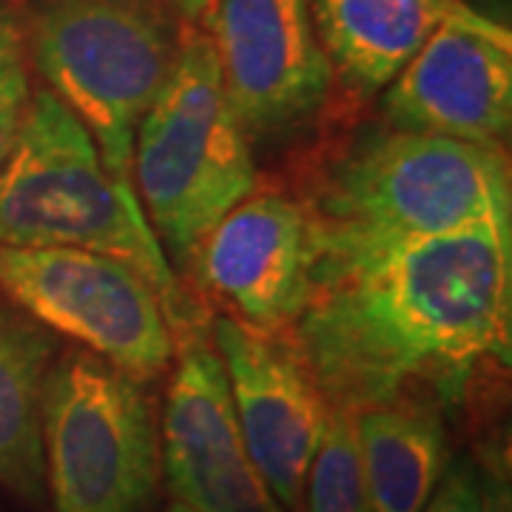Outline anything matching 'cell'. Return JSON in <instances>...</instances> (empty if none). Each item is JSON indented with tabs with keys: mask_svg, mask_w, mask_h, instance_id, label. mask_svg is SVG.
Segmentation results:
<instances>
[{
	"mask_svg": "<svg viewBox=\"0 0 512 512\" xmlns=\"http://www.w3.org/2000/svg\"><path fill=\"white\" fill-rule=\"evenodd\" d=\"M168 3H171V9H174L180 18L188 20V23H194V26H202L217 0H168Z\"/></svg>",
	"mask_w": 512,
	"mask_h": 512,
	"instance_id": "ffe728a7",
	"label": "cell"
},
{
	"mask_svg": "<svg viewBox=\"0 0 512 512\" xmlns=\"http://www.w3.org/2000/svg\"><path fill=\"white\" fill-rule=\"evenodd\" d=\"M214 345L248 456L282 510L302 512L308 467L328 424V399L288 342L245 328L234 316L214 322Z\"/></svg>",
	"mask_w": 512,
	"mask_h": 512,
	"instance_id": "8fae6325",
	"label": "cell"
},
{
	"mask_svg": "<svg viewBox=\"0 0 512 512\" xmlns=\"http://www.w3.org/2000/svg\"><path fill=\"white\" fill-rule=\"evenodd\" d=\"M458 0H311L333 77L350 92L382 94Z\"/></svg>",
	"mask_w": 512,
	"mask_h": 512,
	"instance_id": "4fadbf2b",
	"label": "cell"
},
{
	"mask_svg": "<svg viewBox=\"0 0 512 512\" xmlns=\"http://www.w3.org/2000/svg\"><path fill=\"white\" fill-rule=\"evenodd\" d=\"M313 242L305 202L251 194L222 217L188 259L197 282L256 333H285L311 296Z\"/></svg>",
	"mask_w": 512,
	"mask_h": 512,
	"instance_id": "30bf717a",
	"label": "cell"
},
{
	"mask_svg": "<svg viewBox=\"0 0 512 512\" xmlns=\"http://www.w3.org/2000/svg\"><path fill=\"white\" fill-rule=\"evenodd\" d=\"M131 177L163 251L180 265L256 191L251 137L205 32L183 35L174 69L137 126Z\"/></svg>",
	"mask_w": 512,
	"mask_h": 512,
	"instance_id": "5b68a950",
	"label": "cell"
},
{
	"mask_svg": "<svg viewBox=\"0 0 512 512\" xmlns=\"http://www.w3.org/2000/svg\"><path fill=\"white\" fill-rule=\"evenodd\" d=\"M316 259L495 225L512 231L501 148L379 128L330 165L305 202Z\"/></svg>",
	"mask_w": 512,
	"mask_h": 512,
	"instance_id": "7a4b0ae2",
	"label": "cell"
},
{
	"mask_svg": "<svg viewBox=\"0 0 512 512\" xmlns=\"http://www.w3.org/2000/svg\"><path fill=\"white\" fill-rule=\"evenodd\" d=\"M0 291L137 382L168 370L174 330L148 279L131 265L80 248L0 245Z\"/></svg>",
	"mask_w": 512,
	"mask_h": 512,
	"instance_id": "52a82bcc",
	"label": "cell"
},
{
	"mask_svg": "<svg viewBox=\"0 0 512 512\" xmlns=\"http://www.w3.org/2000/svg\"><path fill=\"white\" fill-rule=\"evenodd\" d=\"M390 128L504 148L512 126V35L458 0L382 92Z\"/></svg>",
	"mask_w": 512,
	"mask_h": 512,
	"instance_id": "9c48e42d",
	"label": "cell"
},
{
	"mask_svg": "<svg viewBox=\"0 0 512 512\" xmlns=\"http://www.w3.org/2000/svg\"><path fill=\"white\" fill-rule=\"evenodd\" d=\"M305 504L308 512H367L356 419L345 407H330L305 478Z\"/></svg>",
	"mask_w": 512,
	"mask_h": 512,
	"instance_id": "2e32d148",
	"label": "cell"
},
{
	"mask_svg": "<svg viewBox=\"0 0 512 512\" xmlns=\"http://www.w3.org/2000/svg\"><path fill=\"white\" fill-rule=\"evenodd\" d=\"M478 484H481V512H512L507 456L490 450L478 467Z\"/></svg>",
	"mask_w": 512,
	"mask_h": 512,
	"instance_id": "d6986e66",
	"label": "cell"
},
{
	"mask_svg": "<svg viewBox=\"0 0 512 512\" xmlns=\"http://www.w3.org/2000/svg\"><path fill=\"white\" fill-rule=\"evenodd\" d=\"M160 456L171 493L191 510L285 512L248 456L217 350L197 339L165 393Z\"/></svg>",
	"mask_w": 512,
	"mask_h": 512,
	"instance_id": "7c38bea8",
	"label": "cell"
},
{
	"mask_svg": "<svg viewBox=\"0 0 512 512\" xmlns=\"http://www.w3.org/2000/svg\"><path fill=\"white\" fill-rule=\"evenodd\" d=\"M32 100L26 69V29L15 0H0V165L18 140Z\"/></svg>",
	"mask_w": 512,
	"mask_h": 512,
	"instance_id": "e0dca14e",
	"label": "cell"
},
{
	"mask_svg": "<svg viewBox=\"0 0 512 512\" xmlns=\"http://www.w3.org/2000/svg\"><path fill=\"white\" fill-rule=\"evenodd\" d=\"M40 436L55 512H146L154 501L163 473L154 407L106 359L69 350L49 367Z\"/></svg>",
	"mask_w": 512,
	"mask_h": 512,
	"instance_id": "8992f818",
	"label": "cell"
},
{
	"mask_svg": "<svg viewBox=\"0 0 512 512\" xmlns=\"http://www.w3.org/2000/svg\"><path fill=\"white\" fill-rule=\"evenodd\" d=\"M202 26L248 137L285 140L319 117L333 69L311 0H217Z\"/></svg>",
	"mask_w": 512,
	"mask_h": 512,
	"instance_id": "ba28073f",
	"label": "cell"
},
{
	"mask_svg": "<svg viewBox=\"0 0 512 512\" xmlns=\"http://www.w3.org/2000/svg\"><path fill=\"white\" fill-rule=\"evenodd\" d=\"M0 245L114 256L146 276L171 330L191 322L188 296L137 191L111 177L92 134L46 86L32 94L0 165Z\"/></svg>",
	"mask_w": 512,
	"mask_h": 512,
	"instance_id": "3957f363",
	"label": "cell"
},
{
	"mask_svg": "<svg viewBox=\"0 0 512 512\" xmlns=\"http://www.w3.org/2000/svg\"><path fill=\"white\" fill-rule=\"evenodd\" d=\"M23 29L46 89L92 134L111 177L134 191V137L180 55V15L168 0H32Z\"/></svg>",
	"mask_w": 512,
	"mask_h": 512,
	"instance_id": "277c9868",
	"label": "cell"
},
{
	"mask_svg": "<svg viewBox=\"0 0 512 512\" xmlns=\"http://www.w3.org/2000/svg\"><path fill=\"white\" fill-rule=\"evenodd\" d=\"M367 512H421L447 470V430L427 402H393L353 413Z\"/></svg>",
	"mask_w": 512,
	"mask_h": 512,
	"instance_id": "5bb4252c",
	"label": "cell"
},
{
	"mask_svg": "<svg viewBox=\"0 0 512 512\" xmlns=\"http://www.w3.org/2000/svg\"><path fill=\"white\" fill-rule=\"evenodd\" d=\"M421 512H481V484L478 467L470 456L447 461L436 493L424 504Z\"/></svg>",
	"mask_w": 512,
	"mask_h": 512,
	"instance_id": "ac0fdd59",
	"label": "cell"
},
{
	"mask_svg": "<svg viewBox=\"0 0 512 512\" xmlns=\"http://www.w3.org/2000/svg\"><path fill=\"white\" fill-rule=\"evenodd\" d=\"M55 350L43 325L0 308V484L29 504L46 498L40 402Z\"/></svg>",
	"mask_w": 512,
	"mask_h": 512,
	"instance_id": "9a60e30c",
	"label": "cell"
},
{
	"mask_svg": "<svg viewBox=\"0 0 512 512\" xmlns=\"http://www.w3.org/2000/svg\"><path fill=\"white\" fill-rule=\"evenodd\" d=\"M293 353L330 407L456 413L487 359L510 365L512 231L481 225L313 262Z\"/></svg>",
	"mask_w": 512,
	"mask_h": 512,
	"instance_id": "6da1fadb",
	"label": "cell"
},
{
	"mask_svg": "<svg viewBox=\"0 0 512 512\" xmlns=\"http://www.w3.org/2000/svg\"><path fill=\"white\" fill-rule=\"evenodd\" d=\"M163 512H197V510H191L188 504H183V501H177V498H174V501H171V504H168Z\"/></svg>",
	"mask_w": 512,
	"mask_h": 512,
	"instance_id": "44dd1931",
	"label": "cell"
}]
</instances>
